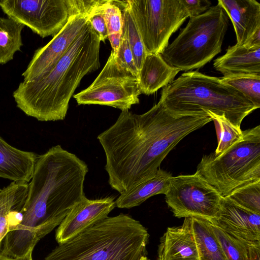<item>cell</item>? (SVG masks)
<instances>
[{"instance_id": "cell-1", "label": "cell", "mask_w": 260, "mask_h": 260, "mask_svg": "<svg viewBox=\"0 0 260 260\" xmlns=\"http://www.w3.org/2000/svg\"><path fill=\"white\" fill-rule=\"evenodd\" d=\"M211 121L205 110L174 112L160 101L142 114L121 111L97 137L110 186L121 194L149 179L181 140Z\"/></svg>"}, {"instance_id": "cell-2", "label": "cell", "mask_w": 260, "mask_h": 260, "mask_svg": "<svg viewBox=\"0 0 260 260\" xmlns=\"http://www.w3.org/2000/svg\"><path fill=\"white\" fill-rule=\"evenodd\" d=\"M87 165L60 145L38 155L20 223L3 240L1 252L12 257L32 255L38 242L58 226L85 197Z\"/></svg>"}, {"instance_id": "cell-3", "label": "cell", "mask_w": 260, "mask_h": 260, "mask_svg": "<svg viewBox=\"0 0 260 260\" xmlns=\"http://www.w3.org/2000/svg\"><path fill=\"white\" fill-rule=\"evenodd\" d=\"M101 42L88 20L84 29L50 70L20 83L13 93L17 107L39 121L63 120L82 79L100 67Z\"/></svg>"}, {"instance_id": "cell-4", "label": "cell", "mask_w": 260, "mask_h": 260, "mask_svg": "<svg viewBox=\"0 0 260 260\" xmlns=\"http://www.w3.org/2000/svg\"><path fill=\"white\" fill-rule=\"evenodd\" d=\"M149 235L127 214L107 217L58 244L44 260H139Z\"/></svg>"}, {"instance_id": "cell-5", "label": "cell", "mask_w": 260, "mask_h": 260, "mask_svg": "<svg viewBox=\"0 0 260 260\" xmlns=\"http://www.w3.org/2000/svg\"><path fill=\"white\" fill-rule=\"evenodd\" d=\"M159 101L174 112L204 110L224 116L239 128L244 118L258 109L243 94L220 78L198 70L182 74L162 88Z\"/></svg>"}, {"instance_id": "cell-6", "label": "cell", "mask_w": 260, "mask_h": 260, "mask_svg": "<svg viewBox=\"0 0 260 260\" xmlns=\"http://www.w3.org/2000/svg\"><path fill=\"white\" fill-rule=\"evenodd\" d=\"M229 19L219 3L189 17L186 26L160 54L162 58L181 71L203 67L221 52Z\"/></svg>"}, {"instance_id": "cell-7", "label": "cell", "mask_w": 260, "mask_h": 260, "mask_svg": "<svg viewBox=\"0 0 260 260\" xmlns=\"http://www.w3.org/2000/svg\"><path fill=\"white\" fill-rule=\"evenodd\" d=\"M243 138L219 155H204L196 174L222 197L260 181V125L243 131Z\"/></svg>"}, {"instance_id": "cell-8", "label": "cell", "mask_w": 260, "mask_h": 260, "mask_svg": "<svg viewBox=\"0 0 260 260\" xmlns=\"http://www.w3.org/2000/svg\"><path fill=\"white\" fill-rule=\"evenodd\" d=\"M127 6L147 54H161L188 17L181 0H128Z\"/></svg>"}, {"instance_id": "cell-9", "label": "cell", "mask_w": 260, "mask_h": 260, "mask_svg": "<svg viewBox=\"0 0 260 260\" xmlns=\"http://www.w3.org/2000/svg\"><path fill=\"white\" fill-rule=\"evenodd\" d=\"M141 94L137 77L118 64L112 50L94 81L74 98L78 105H100L124 111L139 103Z\"/></svg>"}, {"instance_id": "cell-10", "label": "cell", "mask_w": 260, "mask_h": 260, "mask_svg": "<svg viewBox=\"0 0 260 260\" xmlns=\"http://www.w3.org/2000/svg\"><path fill=\"white\" fill-rule=\"evenodd\" d=\"M165 194L166 202L175 217L208 221L217 217L223 198L196 173L172 176Z\"/></svg>"}, {"instance_id": "cell-11", "label": "cell", "mask_w": 260, "mask_h": 260, "mask_svg": "<svg viewBox=\"0 0 260 260\" xmlns=\"http://www.w3.org/2000/svg\"><path fill=\"white\" fill-rule=\"evenodd\" d=\"M0 7L42 38L56 35L71 15L67 0H0Z\"/></svg>"}, {"instance_id": "cell-12", "label": "cell", "mask_w": 260, "mask_h": 260, "mask_svg": "<svg viewBox=\"0 0 260 260\" xmlns=\"http://www.w3.org/2000/svg\"><path fill=\"white\" fill-rule=\"evenodd\" d=\"M89 14L71 15L66 25L35 53L25 71L23 81H29L50 70L85 27Z\"/></svg>"}, {"instance_id": "cell-13", "label": "cell", "mask_w": 260, "mask_h": 260, "mask_svg": "<svg viewBox=\"0 0 260 260\" xmlns=\"http://www.w3.org/2000/svg\"><path fill=\"white\" fill-rule=\"evenodd\" d=\"M116 207L115 198L89 200L86 197L76 204L56 230L55 239L62 244L108 217Z\"/></svg>"}, {"instance_id": "cell-14", "label": "cell", "mask_w": 260, "mask_h": 260, "mask_svg": "<svg viewBox=\"0 0 260 260\" xmlns=\"http://www.w3.org/2000/svg\"><path fill=\"white\" fill-rule=\"evenodd\" d=\"M221 230L245 243L260 245V214L223 197L217 217L210 221Z\"/></svg>"}, {"instance_id": "cell-15", "label": "cell", "mask_w": 260, "mask_h": 260, "mask_svg": "<svg viewBox=\"0 0 260 260\" xmlns=\"http://www.w3.org/2000/svg\"><path fill=\"white\" fill-rule=\"evenodd\" d=\"M157 260H200L191 217L184 218L181 225L167 228L160 238Z\"/></svg>"}, {"instance_id": "cell-16", "label": "cell", "mask_w": 260, "mask_h": 260, "mask_svg": "<svg viewBox=\"0 0 260 260\" xmlns=\"http://www.w3.org/2000/svg\"><path fill=\"white\" fill-rule=\"evenodd\" d=\"M233 24L237 44L244 45L260 29V4L255 0H218Z\"/></svg>"}, {"instance_id": "cell-17", "label": "cell", "mask_w": 260, "mask_h": 260, "mask_svg": "<svg viewBox=\"0 0 260 260\" xmlns=\"http://www.w3.org/2000/svg\"><path fill=\"white\" fill-rule=\"evenodd\" d=\"M214 69L223 76L260 75V47L248 48L236 44L213 62Z\"/></svg>"}, {"instance_id": "cell-18", "label": "cell", "mask_w": 260, "mask_h": 260, "mask_svg": "<svg viewBox=\"0 0 260 260\" xmlns=\"http://www.w3.org/2000/svg\"><path fill=\"white\" fill-rule=\"evenodd\" d=\"M38 156L11 146L0 136V177L12 182L28 183Z\"/></svg>"}, {"instance_id": "cell-19", "label": "cell", "mask_w": 260, "mask_h": 260, "mask_svg": "<svg viewBox=\"0 0 260 260\" xmlns=\"http://www.w3.org/2000/svg\"><path fill=\"white\" fill-rule=\"evenodd\" d=\"M180 71L167 63L160 54H146L137 76L141 93H154L173 82Z\"/></svg>"}, {"instance_id": "cell-20", "label": "cell", "mask_w": 260, "mask_h": 260, "mask_svg": "<svg viewBox=\"0 0 260 260\" xmlns=\"http://www.w3.org/2000/svg\"><path fill=\"white\" fill-rule=\"evenodd\" d=\"M172 177L171 173L159 168L152 177L127 192L120 194L115 201L116 207L119 208H131L140 205L153 196L165 194Z\"/></svg>"}, {"instance_id": "cell-21", "label": "cell", "mask_w": 260, "mask_h": 260, "mask_svg": "<svg viewBox=\"0 0 260 260\" xmlns=\"http://www.w3.org/2000/svg\"><path fill=\"white\" fill-rule=\"evenodd\" d=\"M191 220L200 260H227L212 231L210 222L197 217H191Z\"/></svg>"}, {"instance_id": "cell-22", "label": "cell", "mask_w": 260, "mask_h": 260, "mask_svg": "<svg viewBox=\"0 0 260 260\" xmlns=\"http://www.w3.org/2000/svg\"><path fill=\"white\" fill-rule=\"evenodd\" d=\"M24 27L10 17H0V64L12 60L14 54L21 50Z\"/></svg>"}, {"instance_id": "cell-23", "label": "cell", "mask_w": 260, "mask_h": 260, "mask_svg": "<svg viewBox=\"0 0 260 260\" xmlns=\"http://www.w3.org/2000/svg\"><path fill=\"white\" fill-rule=\"evenodd\" d=\"M115 2L121 10L123 29L126 32L136 66L139 72L147 53L140 35L127 6L126 1Z\"/></svg>"}, {"instance_id": "cell-24", "label": "cell", "mask_w": 260, "mask_h": 260, "mask_svg": "<svg viewBox=\"0 0 260 260\" xmlns=\"http://www.w3.org/2000/svg\"><path fill=\"white\" fill-rule=\"evenodd\" d=\"M206 111L214 123L217 135L218 145L214 153L216 155H219L243 138V131L232 124L224 116Z\"/></svg>"}, {"instance_id": "cell-25", "label": "cell", "mask_w": 260, "mask_h": 260, "mask_svg": "<svg viewBox=\"0 0 260 260\" xmlns=\"http://www.w3.org/2000/svg\"><path fill=\"white\" fill-rule=\"evenodd\" d=\"M210 223L227 260H249L248 246L252 244L244 242Z\"/></svg>"}, {"instance_id": "cell-26", "label": "cell", "mask_w": 260, "mask_h": 260, "mask_svg": "<svg viewBox=\"0 0 260 260\" xmlns=\"http://www.w3.org/2000/svg\"><path fill=\"white\" fill-rule=\"evenodd\" d=\"M220 78L243 94L257 108L260 107V75L223 76Z\"/></svg>"}, {"instance_id": "cell-27", "label": "cell", "mask_w": 260, "mask_h": 260, "mask_svg": "<svg viewBox=\"0 0 260 260\" xmlns=\"http://www.w3.org/2000/svg\"><path fill=\"white\" fill-rule=\"evenodd\" d=\"M28 183L12 182L0 191V215L11 210L20 211L26 196Z\"/></svg>"}, {"instance_id": "cell-28", "label": "cell", "mask_w": 260, "mask_h": 260, "mask_svg": "<svg viewBox=\"0 0 260 260\" xmlns=\"http://www.w3.org/2000/svg\"><path fill=\"white\" fill-rule=\"evenodd\" d=\"M226 197L238 205L260 214V181L239 188Z\"/></svg>"}, {"instance_id": "cell-29", "label": "cell", "mask_w": 260, "mask_h": 260, "mask_svg": "<svg viewBox=\"0 0 260 260\" xmlns=\"http://www.w3.org/2000/svg\"><path fill=\"white\" fill-rule=\"evenodd\" d=\"M104 15L108 35L122 34L123 30L122 12L115 1H107L104 6Z\"/></svg>"}, {"instance_id": "cell-30", "label": "cell", "mask_w": 260, "mask_h": 260, "mask_svg": "<svg viewBox=\"0 0 260 260\" xmlns=\"http://www.w3.org/2000/svg\"><path fill=\"white\" fill-rule=\"evenodd\" d=\"M115 56L117 62L121 67L130 72L137 77L139 72L136 66L134 56L128 42L126 32L123 29L121 43Z\"/></svg>"}, {"instance_id": "cell-31", "label": "cell", "mask_w": 260, "mask_h": 260, "mask_svg": "<svg viewBox=\"0 0 260 260\" xmlns=\"http://www.w3.org/2000/svg\"><path fill=\"white\" fill-rule=\"evenodd\" d=\"M107 1L95 7L88 15V20L93 29L98 33L101 41L105 42L108 39V32L104 15V6Z\"/></svg>"}, {"instance_id": "cell-32", "label": "cell", "mask_w": 260, "mask_h": 260, "mask_svg": "<svg viewBox=\"0 0 260 260\" xmlns=\"http://www.w3.org/2000/svg\"><path fill=\"white\" fill-rule=\"evenodd\" d=\"M189 17L200 15L207 11L211 5L208 0H181Z\"/></svg>"}, {"instance_id": "cell-33", "label": "cell", "mask_w": 260, "mask_h": 260, "mask_svg": "<svg viewBox=\"0 0 260 260\" xmlns=\"http://www.w3.org/2000/svg\"><path fill=\"white\" fill-rule=\"evenodd\" d=\"M249 260H260V245H249Z\"/></svg>"}, {"instance_id": "cell-34", "label": "cell", "mask_w": 260, "mask_h": 260, "mask_svg": "<svg viewBox=\"0 0 260 260\" xmlns=\"http://www.w3.org/2000/svg\"><path fill=\"white\" fill-rule=\"evenodd\" d=\"M244 45L248 48L260 47V29H258Z\"/></svg>"}, {"instance_id": "cell-35", "label": "cell", "mask_w": 260, "mask_h": 260, "mask_svg": "<svg viewBox=\"0 0 260 260\" xmlns=\"http://www.w3.org/2000/svg\"><path fill=\"white\" fill-rule=\"evenodd\" d=\"M1 244H0V260H32V255L22 257H12L3 254L1 252Z\"/></svg>"}, {"instance_id": "cell-36", "label": "cell", "mask_w": 260, "mask_h": 260, "mask_svg": "<svg viewBox=\"0 0 260 260\" xmlns=\"http://www.w3.org/2000/svg\"><path fill=\"white\" fill-rule=\"evenodd\" d=\"M139 260H150L146 256H143Z\"/></svg>"}, {"instance_id": "cell-37", "label": "cell", "mask_w": 260, "mask_h": 260, "mask_svg": "<svg viewBox=\"0 0 260 260\" xmlns=\"http://www.w3.org/2000/svg\"><path fill=\"white\" fill-rule=\"evenodd\" d=\"M2 190V189H0V191Z\"/></svg>"}]
</instances>
